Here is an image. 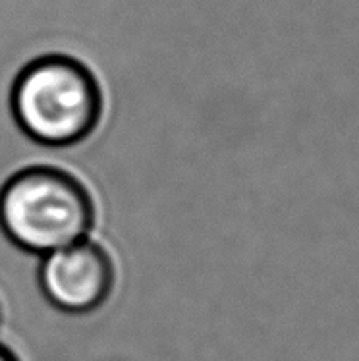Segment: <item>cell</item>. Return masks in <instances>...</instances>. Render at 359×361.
Returning <instances> with one entry per match:
<instances>
[{
  "mask_svg": "<svg viewBox=\"0 0 359 361\" xmlns=\"http://www.w3.org/2000/svg\"><path fill=\"white\" fill-rule=\"evenodd\" d=\"M0 361H20V357H18L6 344L0 342Z\"/></svg>",
  "mask_w": 359,
  "mask_h": 361,
  "instance_id": "obj_4",
  "label": "cell"
},
{
  "mask_svg": "<svg viewBox=\"0 0 359 361\" xmlns=\"http://www.w3.org/2000/svg\"><path fill=\"white\" fill-rule=\"evenodd\" d=\"M110 253L91 238L41 257L39 288L44 300L62 313L85 315L103 307L114 288Z\"/></svg>",
  "mask_w": 359,
  "mask_h": 361,
  "instance_id": "obj_3",
  "label": "cell"
},
{
  "mask_svg": "<svg viewBox=\"0 0 359 361\" xmlns=\"http://www.w3.org/2000/svg\"><path fill=\"white\" fill-rule=\"evenodd\" d=\"M93 224L87 188L59 166L18 170L0 188V228L22 251L44 257L89 238Z\"/></svg>",
  "mask_w": 359,
  "mask_h": 361,
  "instance_id": "obj_2",
  "label": "cell"
},
{
  "mask_svg": "<svg viewBox=\"0 0 359 361\" xmlns=\"http://www.w3.org/2000/svg\"><path fill=\"white\" fill-rule=\"evenodd\" d=\"M0 324H2V305H0Z\"/></svg>",
  "mask_w": 359,
  "mask_h": 361,
  "instance_id": "obj_5",
  "label": "cell"
},
{
  "mask_svg": "<svg viewBox=\"0 0 359 361\" xmlns=\"http://www.w3.org/2000/svg\"><path fill=\"white\" fill-rule=\"evenodd\" d=\"M16 124L43 147H72L95 132L103 91L95 74L73 54L47 52L31 59L10 87Z\"/></svg>",
  "mask_w": 359,
  "mask_h": 361,
  "instance_id": "obj_1",
  "label": "cell"
}]
</instances>
